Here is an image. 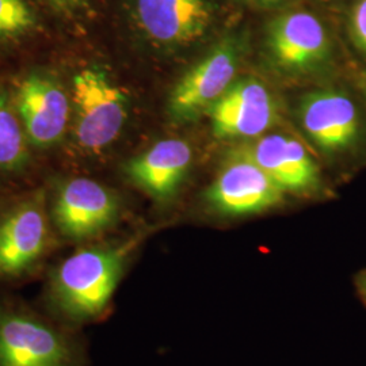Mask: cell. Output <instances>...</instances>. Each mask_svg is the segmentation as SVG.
<instances>
[{
  "label": "cell",
  "instance_id": "cell-1",
  "mask_svg": "<svg viewBox=\"0 0 366 366\" xmlns=\"http://www.w3.org/2000/svg\"><path fill=\"white\" fill-rule=\"evenodd\" d=\"M128 249H81L61 262L49 277L46 304L69 326L86 325L104 314L124 273Z\"/></svg>",
  "mask_w": 366,
  "mask_h": 366
},
{
  "label": "cell",
  "instance_id": "cell-2",
  "mask_svg": "<svg viewBox=\"0 0 366 366\" xmlns=\"http://www.w3.org/2000/svg\"><path fill=\"white\" fill-rule=\"evenodd\" d=\"M0 366H86L78 340L16 301L0 300Z\"/></svg>",
  "mask_w": 366,
  "mask_h": 366
},
{
  "label": "cell",
  "instance_id": "cell-3",
  "mask_svg": "<svg viewBox=\"0 0 366 366\" xmlns=\"http://www.w3.org/2000/svg\"><path fill=\"white\" fill-rule=\"evenodd\" d=\"M71 92L78 144L89 152H101L122 131L128 116V99L97 66L79 71L72 78Z\"/></svg>",
  "mask_w": 366,
  "mask_h": 366
},
{
  "label": "cell",
  "instance_id": "cell-4",
  "mask_svg": "<svg viewBox=\"0 0 366 366\" xmlns=\"http://www.w3.org/2000/svg\"><path fill=\"white\" fill-rule=\"evenodd\" d=\"M217 10V0H129V15L137 31L167 49L184 48L205 37Z\"/></svg>",
  "mask_w": 366,
  "mask_h": 366
},
{
  "label": "cell",
  "instance_id": "cell-5",
  "mask_svg": "<svg viewBox=\"0 0 366 366\" xmlns=\"http://www.w3.org/2000/svg\"><path fill=\"white\" fill-rule=\"evenodd\" d=\"M52 214L57 229L66 239H92L116 222L117 198L101 183L75 178L59 189Z\"/></svg>",
  "mask_w": 366,
  "mask_h": 366
},
{
  "label": "cell",
  "instance_id": "cell-6",
  "mask_svg": "<svg viewBox=\"0 0 366 366\" xmlns=\"http://www.w3.org/2000/svg\"><path fill=\"white\" fill-rule=\"evenodd\" d=\"M302 128L327 154H343L358 143L361 114L353 97L342 89L308 94L300 105Z\"/></svg>",
  "mask_w": 366,
  "mask_h": 366
},
{
  "label": "cell",
  "instance_id": "cell-7",
  "mask_svg": "<svg viewBox=\"0 0 366 366\" xmlns=\"http://www.w3.org/2000/svg\"><path fill=\"white\" fill-rule=\"evenodd\" d=\"M237 48L225 41L183 75L171 92L169 109L177 119L187 121L209 112L235 79Z\"/></svg>",
  "mask_w": 366,
  "mask_h": 366
},
{
  "label": "cell",
  "instance_id": "cell-8",
  "mask_svg": "<svg viewBox=\"0 0 366 366\" xmlns=\"http://www.w3.org/2000/svg\"><path fill=\"white\" fill-rule=\"evenodd\" d=\"M48 246V220L41 197L16 205L0 222V278L30 273Z\"/></svg>",
  "mask_w": 366,
  "mask_h": 366
},
{
  "label": "cell",
  "instance_id": "cell-9",
  "mask_svg": "<svg viewBox=\"0 0 366 366\" xmlns=\"http://www.w3.org/2000/svg\"><path fill=\"white\" fill-rule=\"evenodd\" d=\"M15 104L27 139L39 148L56 144L69 119V99L56 79L31 72L15 94Z\"/></svg>",
  "mask_w": 366,
  "mask_h": 366
},
{
  "label": "cell",
  "instance_id": "cell-10",
  "mask_svg": "<svg viewBox=\"0 0 366 366\" xmlns=\"http://www.w3.org/2000/svg\"><path fill=\"white\" fill-rule=\"evenodd\" d=\"M284 190L242 154L224 167L210 186L208 201L213 209L227 216H244L269 209L282 199Z\"/></svg>",
  "mask_w": 366,
  "mask_h": 366
},
{
  "label": "cell",
  "instance_id": "cell-11",
  "mask_svg": "<svg viewBox=\"0 0 366 366\" xmlns=\"http://www.w3.org/2000/svg\"><path fill=\"white\" fill-rule=\"evenodd\" d=\"M267 45L275 63L289 71L322 66L332 51L325 24L308 11H289L277 16L269 26Z\"/></svg>",
  "mask_w": 366,
  "mask_h": 366
},
{
  "label": "cell",
  "instance_id": "cell-12",
  "mask_svg": "<svg viewBox=\"0 0 366 366\" xmlns=\"http://www.w3.org/2000/svg\"><path fill=\"white\" fill-rule=\"evenodd\" d=\"M212 131L219 139L255 137L275 118V104L266 86L255 79L234 81L209 109Z\"/></svg>",
  "mask_w": 366,
  "mask_h": 366
},
{
  "label": "cell",
  "instance_id": "cell-13",
  "mask_svg": "<svg viewBox=\"0 0 366 366\" xmlns=\"http://www.w3.org/2000/svg\"><path fill=\"white\" fill-rule=\"evenodd\" d=\"M284 192L305 193L317 189L320 172L299 140L287 134H269L243 152Z\"/></svg>",
  "mask_w": 366,
  "mask_h": 366
},
{
  "label": "cell",
  "instance_id": "cell-14",
  "mask_svg": "<svg viewBox=\"0 0 366 366\" xmlns=\"http://www.w3.org/2000/svg\"><path fill=\"white\" fill-rule=\"evenodd\" d=\"M190 163V145L178 139H169L132 159L127 172L145 193L157 199H167L177 192Z\"/></svg>",
  "mask_w": 366,
  "mask_h": 366
},
{
  "label": "cell",
  "instance_id": "cell-15",
  "mask_svg": "<svg viewBox=\"0 0 366 366\" xmlns=\"http://www.w3.org/2000/svg\"><path fill=\"white\" fill-rule=\"evenodd\" d=\"M15 114L7 94L0 90V170H18L29 157L26 133Z\"/></svg>",
  "mask_w": 366,
  "mask_h": 366
},
{
  "label": "cell",
  "instance_id": "cell-16",
  "mask_svg": "<svg viewBox=\"0 0 366 366\" xmlns=\"http://www.w3.org/2000/svg\"><path fill=\"white\" fill-rule=\"evenodd\" d=\"M39 26L29 0H0V42L26 37Z\"/></svg>",
  "mask_w": 366,
  "mask_h": 366
},
{
  "label": "cell",
  "instance_id": "cell-17",
  "mask_svg": "<svg viewBox=\"0 0 366 366\" xmlns=\"http://www.w3.org/2000/svg\"><path fill=\"white\" fill-rule=\"evenodd\" d=\"M349 33L355 48L366 54V0H355L349 14Z\"/></svg>",
  "mask_w": 366,
  "mask_h": 366
},
{
  "label": "cell",
  "instance_id": "cell-18",
  "mask_svg": "<svg viewBox=\"0 0 366 366\" xmlns=\"http://www.w3.org/2000/svg\"><path fill=\"white\" fill-rule=\"evenodd\" d=\"M46 3L54 13L64 18H76L90 7L92 0H46Z\"/></svg>",
  "mask_w": 366,
  "mask_h": 366
},
{
  "label": "cell",
  "instance_id": "cell-19",
  "mask_svg": "<svg viewBox=\"0 0 366 366\" xmlns=\"http://www.w3.org/2000/svg\"><path fill=\"white\" fill-rule=\"evenodd\" d=\"M355 289L361 301L366 305V270L361 272L355 278Z\"/></svg>",
  "mask_w": 366,
  "mask_h": 366
},
{
  "label": "cell",
  "instance_id": "cell-20",
  "mask_svg": "<svg viewBox=\"0 0 366 366\" xmlns=\"http://www.w3.org/2000/svg\"><path fill=\"white\" fill-rule=\"evenodd\" d=\"M252 1L262 4V6H272V4H275V3H278L281 0H252Z\"/></svg>",
  "mask_w": 366,
  "mask_h": 366
}]
</instances>
